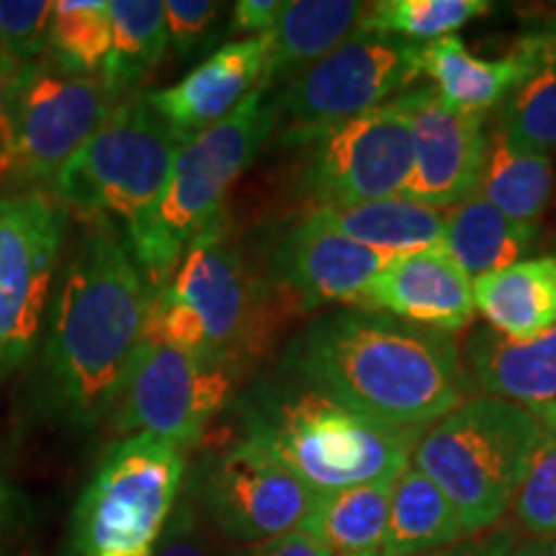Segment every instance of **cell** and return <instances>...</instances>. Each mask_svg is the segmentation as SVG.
<instances>
[{
    "mask_svg": "<svg viewBox=\"0 0 556 556\" xmlns=\"http://www.w3.org/2000/svg\"><path fill=\"white\" fill-rule=\"evenodd\" d=\"M554 193V165L546 152L513 148L503 131H486L477 197L516 222H536Z\"/></svg>",
    "mask_w": 556,
    "mask_h": 556,
    "instance_id": "4316f807",
    "label": "cell"
},
{
    "mask_svg": "<svg viewBox=\"0 0 556 556\" xmlns=\"http://www.w3.org/2000/svg\"><path fill=\"white\" fill-rule=\"evenodd\" d=\"M536 240V225L505 217L500 208L475 193L446 214L441 245L464 268V274L479 278L520 263Z\"/></svg>",
    "mask_w": 556,
    "mask_h": 556,
    "instance_id": "cb8c5ba5",
    "label": "cell"
},
{
    "mask_svg": "<svg viewBox=\"0 0 556 556\" xmlns=\"http://www.w3.org/2000/svg\"><path fill=\"white\" fill-rule=\"evenodd\" d=\"M5 505H9V492H5L3 482H0V513L5 510Z\"/></svg>",
    "mask_w": 556,
    "mask_h": 556,
    "instance_id": "60d3db41",
    "label": "cell"
},
{
    "mask_svg": "<svg viewBox=\"0 0 556 556\" xmlns=\"http://www.w3.org/2000/svg\"><path fill=\"white\" fill-rule=\"evenodd\" d=\"M232 556H332L328 548L312 539L307 531L294 528V531L281 533V536L261 541V544L242 546Z\"/></svg>",
    "mask_w": 556,
    "mask_h": 556,
    "instance_id": "8d00e7d4",
    "label": "cell"
},
{
    "mask_svg": "<svg viewBox=\"0 0 556 556\" xmlns=\"http://www.w3.org/2000/svg\"><path fill=\"white\" fill-rule=\"evenodd\" d=\"M299 180L323 206L402 197L413 173V119L405 96L299 139Z\"/></svg>",
    "mask_w": 556,
    "mask_h": 556,
    "instance_id": "7c38bea8",
    "label": "cell"
},
{
    "mask_svg": "<svg viewBox=\"0 0 556 556\" xmlns=\"http://www.w3.org/2000/svg\"><path fill=\"white\" fill-rule=\"evenodd\" d=\"M510 556H556V533L554 536H533L526 544L513 546Z\"/></svg>",
    "mask_w": 556,
    "mask_h": 556,
    "instance_id": "f35d334b",
    "label": "cell"
},
{
    "mask_svg": "<svg viewBox=\"0 0 556 556\" xmlns=\"http://www.w3.org/2000/svg\"><path fill=\"white\" fill-rule=\"evenodd\" d=\"M345 556H381L379 552H364V554H345Z\"/></svg>",
    "mask_w": 556,
    "mask_h": 556,
    "instance_id": "7bdbcfd3",
    "label": "cell"
},
{
    "mask_svg": "<svg viewBox=\"0 0 556 556\" xmlns=\"http://www.w3.org/2000/svg\"><path fill=\"white\" fill-rule=\"evenodd\" d=\"M278 127L276 96L255 88L225 119L180 142L157 214L155 253L148 270L152 294L178 268L186 248L222 219V206L266 139Z\"/></svg>",
    "mask_w": 556,
    "mask_h": 556,
    "instance_id": "9c48e42d",
    "label": "cell"
},
{
    "mask_svg": "<svg viewBox=\"0 0 556 556\" xmlns=\"http://www.w3.org/2000/svg\"><path fill=\"white\" fill-rule=\"evenodd\" d=\"M219 3L214 0H165V29L168 45L178 58H189L219 16Z\"/></svg>",
    "mask_w": 556,
    "mask_h": 556,
    "instance_id": "836d02e7",
    "label": "cell"
},
{
    "mask_svg": "<svg viewBox=\"0 0 556 556\" xmlns=\"http://www.w3.org/2000/svg\"><path fill=\"white\" fill-rule=\"evenodd\" d=\"M548 430L531 409L482 394L441 417L417 441L413 467L441 486L467 536H475L516 503Z\"/></svg>",
    "mask_w": 556,
    "mask_h": 556,
    "instance_id": "5b68a950",
    "label": "cell"
},
{
    "mask_svg": "<svg viewBox=\"0 0 556 556\" xmlns=\"http://www.w3.org/2000/svg\"><path fill=\"white\" fill-rule=\"evenodd\" d=\"M546 34H548V39H552V45H554V50H556V24H554V29L546 31Z\"/></svg>",
    "mask_w": 556,
    "mask_h": 556,
    "instance_id": "b9f144b4",
    "label": "cell"
},
{
    "mask_svg": "<svg viewBox=\"0 0 556 556\" xmlns=\"http://www.w3.org/2000/svg\"><path fill=\"white\" fill-rule=\"evenodd\" d=\"M475 307L497 332L526 340L556 325V258H528L475 281Z\"/></svg>",
    "mask_w": 556,
    "mask_h": 556,
    "instance_id": "7402d4cb",
    "label": "cell"
},
{
    "mask_svg": "<svg viewBox=\"0 0 556 556\" xmlns=\"http://www.w3.org/2000/svg\"><path fill=\"white\" fill-rule=\"evenodd\" d=\"M490 9L486 0H377L366 5L356 29L428 45L451 37Z\"/></svg>",
    "mask_w": 556,
    "mask_h": 556,
    "instance_id": "f1b7e54d",
    "label": "cell"
},
{
    "mask_svg": "<svg viewBox=\"0 0 556 556\" xmlns=\"http://www.w3.org/2000/svg\"><path fill=\"white\" fill-rule=\"evenodd\" d=\"M415 78L417 41L356 29L276 93L278 122H287L283 144L384 106Z\"/></svg>",
    "mask_w": 556,
    "mask_h": 556,
    "instance_id": "4fadbf2b",
    "label": "cell"
},
{
    "mask_svg": "<svg viewBox=\"0 0 556 556\" xmlns=\"http://www.w3.org/2000/svg\"><path fill=\"white\" fill-rule=\"evenodd\" d=\"M548 52L552 41L546 31L523 37L500 60L475 58L464 41L451 34L417 45V75H428L435 83V93L451 106L486 114L503 103L546 60Z\"/></svg>",
    "mask_w": 556,
    "mask_h": 556,
    "instance_id": "ffe728a7",
    "label": "cell"
},
{
    "mask_svg": "<svg viewBox=\"0 0 556 556\" xmlns=\"http://www.w3.org/2000/svg\"><path fill=\"white\" fill-rule=\"evenodd\" d=\"M3 106H5V60L0 54V127H3Z\"/></svg>",
    "mask_w": 556,
    "mask_h": 556,
    "instance_id": "ab89813d",
    "label": "cell"
},
{
    "mask_svg": "<svg viewBox=\"0 0 556 556\" xmlns=\"http://www.w3.org/2000/svg\"><path fill=\"white\" fill-rule=\"evenodd\" d=\"M122 99L101 75H80L50 58L5 65L0 186L39 189L90 142Z\"/></svg>",
    "mask_w": 556,
    "mask_h": 556,
    "instance_id": "52a82bcc",
    "label": "cell"
},
{
    "mask_svg": "<svg viewBox=\"0 0 556 556\" xmlns=\"http://www.w3.org/2000/svg\"><path fill=\"white\" fill-rule=\"evenodd\" d=\"M469 539L456 507L433 479L405 467L392 490L381 556H420Z\"/></svg>",
    "mask_w": 556,
    "mask_h": 556,
    "instance_id": "d4e9b609",
    "label": "cell"
},
{
    "mask_svg": "<svg viewBox=\"0 0 556 556\" xmlns=\"http://www.w3.org/2000/svg\"><path fill=\"white\" fill-rule=\"evenodd\" d=\"M168 50L165 0H111V50L101 78L116 99L137 96Z\"/></svg>",
    "mask_w": 556,
    "mask_h": 556,
    "instance_id": "83f0119b",
    "label": "cell"
},
{
    "mask_svg": "<svg viewBox=\"0 0 556 556\" xmlns=\"http://www.w3.org/2000/svg\"><path fill=\"white\" fill-rule=\"evenodd\" d=\"M178 148V137L144 93L127 96L50 186L67 212L80 219H111L122 229L144 281Z\"/></svg>",
    "mask_w": 556,
    "mask_h": 556,
    "instance_id": "277c9868",
    "label": "cell"
},
{
    "mask_svg": "<svg viewBox=\"0 0 556 556\" xmlns=\"http://www.w3.org/2000/svg\"><path fill=\"white\" fill-rule=\"evenodd\" d=\"M392 255L358 245L307 214L274 253V270L302 309L361 304Z\"/></svg>",
    "mask_w": 556,
    "mask_h": 556,
    "instance_id": "2e32d148",
    "label": "cell"
},
{
    "mask_svg": "<svg viewBox=\"0 0 556 556\" xmlns=\"http://www.w3.org/2000/svg\"><path fill=\"white\" fill-rule=\"evenodd\" d=\"M238 374L184 348L142 338L124 368L106 422L116 435L150 433L186 451L227 407Z\"/></svg>",
    "mask_w": 556,
    "mask_h": 556,
    "instance_id": "30bf717a",
    "label": "cell"
},
{
    "mask_svg": "<svg viewBox=\"0 0 556 556\" xmlns=\"http://www.w3.org/2000/svg\"><path fill=\"white\" fill-rule=\"evenodd\" d=\"M184 475V448L165 438L111 443L75 503L67 556H155Z\"/></svg>",
    "mask_w": 556,
    "mask_h": 556,
    "instance_id": "ba28073f",
    "label": "cell"
},
{
    "mask_svg": "<svg viewBox=\"0 0 556 556\" xmlns=\"http://www.w3.org/2000/svg\"><path fill=\"white\" fill-rule=\"evenodd\" d=\"M111 50V3L58 0L47 58L80 75H101Z\"/></svg>",
    "mask_w": 556,
    "mask_h": 556,
    "instance_id": "f546056e",
    "label": "cell"
},
{
    "mask_svg": "<svg viewBox=\"0 0 556 556\" xmlns=\"http://www.w3.org/2000/svg\"><path fill=\"white\" fill-rule=\"evenodd\" d=\"M283 11V0H240L232 5L229 34H250V37H266L274 29Z\"/></svg>",
    "mask_w": 556,
    "mask_h": 556,
    "instance_id": "d590c367",
    "label": "cell"
},
{
    "mask_svg": "<svg viewBox=\"0 0 556 556\" xmlns=\"http://www.w3.org/2000/svg\"><path fill=\"white\" fill-rule=\"evenodd\" d=\"M358 307L454 332L467 328L475 317V287L448 250L435 245L392 255Z\"/></svg>",
    "mask_w": 556,
    "mask_h": 556,
    "instance_id": "e0dca14e",
    "label": "cell"
},
{
    "mask_svg": "<svg viewBox=\"0 0 556 556\" xmlns=\"http://www.w3.org/2000/svg\"><path fill=\"white\" fill-rule=\"evenodd\" d=\"M67 225L70 212L50 189L0 193V377L37 351Z\"/></svg>",
    "mask_w": 556,
    "mask_h": 556,
    "instance_id": "8fae6325",
    "label": "cell"
},
{
    "mask_svg": "<svg viewBox=\"0 0 556 556\" xmlns=\"http://www.w3.org/2000/svg\"><path fill=\"white\" fill-rule=\"evenodd\" d=\"M394 482L397 479H381L317 495L315 507L299 528L317 539L330 554L379 552L384 544Z\"/></svg>",
    "mask_w": 556,
    "mask_h": 556,
    "instance_id": "484cf974",
    "label": "cell"
},
{
    "mask_svg": "<svg viewBox=\"0 0 556 556\" xmlns=\"http://www.w3.org/2000/svg\"><path fill=\"white\" fill-rule=\"evenodd\" d=\"M54 3L0 0V54L5 65L24 67L47 58Z\"/></svg>",
    "mask_w": 556,
    "mask_h": 556,
    "instance_id": "1f68e13d",
    "label": "cell"
},
{
    "mask_svg": "<svg viewBox=\"0 0 556 556\" xmlns=\"http://www.w3.org/2000/svg\"><path fill=\"white\" fill-rule=\"evenodd\" d=\"M513 546H516V536L503 528V531H486L482 536H469L454 546L435 548L420 556H510Z\"/></svg>",
    "mask_w": 556,
    "mask_h": 556,
    "instance_id": "74e56055",
    "label": "cell"
},
{
    "mask_svg": "<svg viewBox=\"0 0 556 556\" xmlns=\"http://www.w3.org/2000/svg\"><path fill=\"white\" fill-rule=\"evenodd\" d=\"M152 289L111 219H83L47 312L41 402L62 420L93 428L111 413L137 351Z\"/></svg>",
    "mask_w": 556,
    "mask_h": 556,
    "instance_id": "6da1fadb",
    "label": "cell"
},
{
    "mask_svg": "<svg viewBox=\"0 0 556 556\" xmlns=\"http://www.w3.org/2000/svg\"><path fill=\"white\" fill-rule=\"evenodd\" d=\"M266 325V287L214 222L186 248L150 299L142 338L160 340L240 371Z\"/></svg>",
    "mask_w": 556,
    "mask_h": 556,
    "instance_id": "8992f818",
    "label": "cell"
},
{
    "mask_svg": "<svg viewBox=\"0 0 556 556\" xmlns=\"http://www.w3.org/2000/svg\"><path fill=\"white\" fill-rule=\"evenodd\" d=\"M516 516L523 531L533 536H554L556 533V428L541 443L531 471L516 497Z\"/></svg>",
    "mask_w": 556,
    "mask_h": 556,
    "instance_id": "d6a6232c",
    "label": "cell"
},
{
    "mask_svg": "<svg viewBox=\"0 0 556 556\" xmlns=\"http://www.w3.org/2000/svg\"><path fill=\"white\" fill-rule=\"evenodd\" d=\"M312 217L343 238L384 255L415 253L441 245L446 214L402 197L364 201L351 206L312 208Z\"/></svg>",
    "mask_w": 556,
    "mask_h": 556,
    "instance_id": "603a6c76",
    "label": "cell"
},
{
    "mask_svg": "<svg viewBox=\"0 0 556 556\" xmlns=\"http://www.w3.org/2000/svg\"><path fill=\"white\" fill-rule=\"evenodd\" d=\"M413 119V173L402 199L430 208L458 206L477 193L486 148V114L451 106L435 88L405 93Z\"/></svg>",
    "mask_w": 556,
    "mask_h": 556,
    "instance_id": "9a60e30c",
    "label": "cell"
},
{
    "mask_svg": "<svg viewBox=\"0 0 556 556\" xmlns=\"http://www.w3.org/2000/svg\"><path fill=\"white\" fill-rule=\"evenodd\" d=\"M317 492L278 458L240 438L208 458L201 477V503L222 536L242 546L294 531L315 507Z\"/></svg>",
    "mask_w": 556,
    "mask_h": 556,
    "instance_id": "5bb4252c",
    "label": "cell"
},
{
    "mask_svg": "<svg viewBox=\"0 0 556 556\" xmlns=\"http://www.w3.org/2000/svg\"><path fill=\"white\" fill-rule=\"evenodd\" d=\"M155 556H219V552L208 539L197 507L191 503H178Z\"/></svg>",
    "mask_w": 556,
    "mask_h": 556,
    "instance_id": "e575fe53",
    "label": "cell"
},
{
    "mask_svg": "<svg viewBox=\"0 0 556 556\" xmlns=\"http://www.w3.org/2000/svg\"><path fill=\"white\" fill-rule=\"evenodd\" d=\"M548 37V34H546ZM552 41V39H548ZM495 127L513 148L546 152L556 144V50L503 101Z\"/></svg>",
    "mask_w": 556,
    "mask_h": 556,
    "instance_id": "4dcf8cb0",
    "label": "cell"
},
{
    "mask_svg": "<svg viewBox=\"0 0 556 556\" xmlns=\"http://www.w3.org/2000/svg\"><path fill=\"white\" fill-rule=\"evenodd\" d=\"M469 387L486 397L516 402L556 428V325L541 336L516 340L477 328L464 343Z\"/></svg>",
    "mask_w": 556,
    "mask_h": 556,
    "instance_id": "d6986e66",
    "label": "cell"
},
{
    "mask_svg": "<svg viewBox=\"0 0 556 556\" xmlns=\"http://www.w3.org/2000/svg\"><path fill=\"white\" fill-rule=\"evenodd\" d=\"M266 50V37L229 41L176 86L150 90L144 99L160 119L168 124L178 142H186L232 114L240 101L258 88Z\"/></svg>",
    "mask_w": 556,
    "mask_h": 556,
    "instance_id": "ac0fdd59",
    "label": "cell"
},
{
    "mask_svg": "<svg viewBox=\"0 0 556 556\" xmlns=\"http://www.w3.org/2000/svg\"><path fill=\"white\" fill-rule=\"evenodd\" d=\"M283 371L381 426L420 435L469 394L451 332L368 309H338L309 323L289 345Z\"/></svg>",
    "mask_w": 556,
    "mask_h": 556,
    "instance_id": "7a4b0ae2",
    "label": "cell"
},
{
    "mask_svg": "<svg viewBox=\"0 0 556 556\" xmlns=\"http://www.w3.org/2000/svg\"><path fill=\"white\" fill-rule=\"evenodd\" d=\"M245 438L325 495L397 479L422 435L381 426L287 371L248 397Z\"/></svg>",
    "mask_w": 556,
    "mask_h": 556,
    "instance_id": "3957f363",
    "label": "cell"
},
{
    "mask_svg": "<svg viewBox=\"0 0 556 556\" xmlns=\"http://www.w3.org/2000/svg\"><path fill=\"white\" fill-rule=\"evenodd\" d=\"M368 3L356 0H291L266 34V65L258 88L291 80L330 54L356 31Z\"/></svg>",
    "mask_w": 556,
    "mask_h": 556,
    "instance_id": "44dd1931",
    "label": "cell"
}]
</instances>
